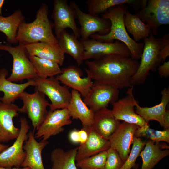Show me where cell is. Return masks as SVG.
<instances>
[{
  "instance_id": "obj_1",
  "label": "cell",
  "mask_w": 169,
  "mask_h": 169,
  "mask_svg": "<svg viewBox=\"0 0 169 169\" xmlns=\"http://www.w3.org/2000/svg\"><path fill=\"white\" fill-rule=\"evenodd\" d=\"M85 63L94 83L110 85L119 90L132 86L131 79L139 62L131 57L114 54L92 61L86 60Z\"/></svg>"
},
{
  "instance_id": "obj_2",
  "label": "cell",
  "mask_w": 169,
  "mask_h": 169,
  "mask_svg": "<svg viewBox=\"0 0 169 169\" xmlns=\"http://www.w3.org/2000/svg\"><path fill=\"white\" fill-rule=\"evenodd\" d=\"M125 4L114 6L101 15V17L109 19L111 23L109 33L105 35L95 33L92 35V39L99 41L112 42L115 40L125 44L129 49L131 57L137 60L140 59L144 47V42H137L128 34L125 28L123 20L124 15L128 9Z\"/></svg>"
},
{
  "instance_id": "obj_3",
  "label": "cell",
  "mask_w": 169,
  "mask_h": 169,
  "mask_svg": "<svg viewBox=\"0 0 169 169\" xmlns=\"http://www.w3.org/2000/svg\"><path fill=\"white\" fill-rule=\"evenodd\" d=\"M48 14V6L42 3L33 21L26 23L24 21L20 25L16 36L17 42L24 45L38 42L58 44L53 32V23L49 19Z\"/></svg>"
},
{
  "instance_id": "obj_4",
  "label": "cell",
  "mask_w": 169,
  "mask_h": 169,
  "mask_svg": "<svg viewBox=\"0 0 169 169\" xmlns=\"http://www.w3.org/2000/svg\"><path fill=\"white\" fill-rule=\"evenodd\" d=\"M144 40V47L138 69L132 77V85L144 83L151 71L156 69L162 61L160 51L162 45L161 37H155L151 32L149 36Z\"/></svg>"
},
{
  "instance_id": "obj_5",
  "label": "cell",
  "mask_w": 169,
  "mask_h": 169,
  "mask_svg": "<svg viewBox=\"0 0 169 169\" xmlns=\"http://www.w3.org/2000/svg\"><path fill=\"white\" fill-rule=\"evenodd\" d=\"M0 50L8 52L13 57L12 72L7 80L17 82L25 79H34L38 77L24 44L19 43L18 45L13 47L0 43Z\"/></svg>"
},
{
  "instance_id": "obj_6",
  "label": "cell",
  "mask_w": 169,
  "mask_h": 169,
  "mask_svg": "<svg viewBox=\"0 0 169 169\" xmlns=\"http://www.w3.org/2000/svg\"><path fill=\"white\" fill-rule=\"evenodd\" d=\"M141 9L137 15L145 23L154 35L158 34L159 28L169 23V0H141Z\"/></svg>"
},
{
  "instance_id": "obj_7",
  "label": "cell",
  "mask_w": 169,
  "mask_h": 169,
  "mask_svg": "<svg viewBox=\"0 0 169 169\" xmlns=\"http://www.w3.org/2000/svg\"><path fill=\"white\" fill-rule=\"evenodd\" d=\"M34 80L35 91L42 93L50 100V110L67 108L71 98V92L68 87L61 85L54 77L46 78L38 77Z\"/></svg>"
},
{
  "instance_id": "obj_8",
  "label": "cell",
  "mask_w": 169,
  "mask_h": 169,
  "mask_svg": "<svg viewBox=\"0 0 169 169\" xmlns=\"http://www.w3.org/2000/svg\"><path fill=\"white\" fill-rule=\"evenodd\" d=\"M19 98L22 100L23 105L19 108V113H26L30 120L33 131H37L45 120L48 111L47 107L50 103L42 92L35 91L32 94L23 92Z\"/></svg>"
},
{
  "instance_id": "obj_9",
  "label": "cell",
  "mask_w": 169,
  "mask_h": 169,
  "mask_svg": "<svg viewBox=\"0 0 169 169\" xmlns=\"http://www.w3.org/2000/svg\"><path fill=\"white\" fill-rule=\"evenodd\" d=\"M20 131L13 144L0 153V167L5 168H20L26 156L23 148L30 129L26 118H20Z\"/></svg>"
},
{
  "instance_id": "obj_10",
  "label": "cell",
  "mask_w": 169,
  "mask_h": 169,
  "mask_svg": "<svg viewBox=\"0 0 169 169\" xmlns=\"http://www.w3.org/2000/svg\"><path fill=\"white\" fill-rule=\"evenodd\" d=\"M70 4L74 9L76 18L80 25V41L89 39L90 37L96 33L100 35H105L109 33L111 23L109 19L83 12L74 1L71 2Z\"/></svg>"
},
{
  "instance_id": "obj_11",
  "label": "cell",
  "mask_w": 169,
  "mask_h": 169,
  "mask_svg": "<svg viewBox=\"0 0 169 169\" xmlns=\"http://www.w3.org/2000/svg\"><path fill=\"white\" fill-rule=\"evenodd\" d=\"M53 5L52 17L56 38L68 28L72 30L76 37L80 38V28L75 22L76 14L73 7L67 0H54Z\"/></svg>"
},
{
  "instance_id": "obj_12",
  "label": "cell",
  "mask_w": 169,
  "mask_h": 169,
  "mask_svg": "<svg viewBox=\"0 0 169 169\" xmlns=\"http://www.w3.org/2000/svg\"><path fill=\"white\" fill-rule=\"evenodd\" d=\"M72 123L67 108L48 111L47 115L34 134L36 139L47 141L64 131L63 127Z\"/></svg>"
},
{
  "instance_id": "obj_13",
  "label": "cell",
  "mask_w": 169,
  "mask_h": 169,
  "mask_svg": "<svg viewBox=\"0 0 169 169\" xmlns=\"http://www.w3.org/2000/svg\"><path fill=\"white\" fill-rule=\"evenodd\" d=\"M81 42L84 50V60L91 59H96L104 56L114 54L131 57V53L128 47L123 43L118 40L112 42H105L89 39Z\"/></svg>"
},
{
  "instance_id": "obj_14",
  "label": "cell",
  "mask_w": 169,
  "mask_h": 169,
  "mask_svg": "<svg viewBox=\"0 0 169 169\" xmlns=\"http://www.w3.org/2000/svg\"><path fill=\"white\" fill-rule=\"evenodd\" d=\"M61 69L60 74L55 77L56 79L68 88L78 91L82 97H85L94 84L87 69H85L87 76L84 77H82V71L78 66L70 65Z\"/></svg>"
},
{
  "instance_id": "obj_15",
  "label": "cell",
  "mask_w": 169,
  "mask_h": 169,
  "mask_svg": "<svg viewBox=\"0 0 169 169\" xmlns=\"http://www.w3.org/2000/svg\"><path fill=\"white\" fill-rule=\"evenodd\" d=\"M133 86L128 88L125 96L112 103V113L117 120L128 123L134 124L139 127L148 124L146 123L134 110L138 104L133 94Z\"/></svg>"
},
{
  "instance_id": "obj_16",
  "label": "cell",
  "mask_w": 169,
  "mask_h": 169,
  "mask_svg": "<svg viewBox=\"0 0 169 169\" xmlns=\"http://www.w3.org/2000/svg\"><path fill=\"white\" fill-rule=\"evenodd\" d=\"M119 90L113 86L101 84H94L83 101L94 112L107 108L108 105L118 99Z\"/></svg>"
},
{
  "instance_id": "obj_17",
  "label": "cell",
  "mask_w": 169,
  "mask_h": 169,
  "mask_svg": "<svg viewBox=\"0 0 169 169\" xmlns=\"http://www.w3.org/2000/svg\"><path fill=\"white\" fill-rule=\"evenodd\" d=\"M138 125L125 122L121 123L108 140L110 147L116 150L124 162L130 152L135 132Z\"/></svg>"
},
{
  "instance_id": "obj_18",
  "label": "cell",
  "mask_w": 169,
  "mask_h": 169,
  "mask_svg": "<svg viewBox=\"0 0 169 169\" xmlns=\"http://www.w3.org/2000/svg\"><path fill=\"white\" fill-rule=\"evenodd\" d=\"M19 109L15 104L0 101V143L7 142L18 136L20 128L15 126L13 119L18 116Z\"/></svg>"
},
{
  "instance_id": "obj_19",
  "label": "cell",
  "mask_w": 169,
  "mask_h": 169,
  "mask_svg": "<svg viewBox=\"0 0 169 169\" xmlns=\"http://www.w3.org/2000/svg\"><path fill=\"white\" fill-rule=\"evenodd\" d=\"M28 135V138L23 147L26 156L21 167H28L30 169H45L43 163L42 153L49 142L42 140L37 141L33 131H30Z\"/></svg>"
},
{
  "instance_id": "obj_20",
  "label": "cell",
  "mask_w": 169,
  "mask_h": 169,
  "mask_svg": "<svg viewBox=\"0 0 169 169\" xmlns=\"http://www.w3.org/2000/svg\"><path fill=\"white\" fill-rule=\"evenodd\" d=\"M82 128L87 132L88 138L85 142L78 147L76 161L107 151L110 147L109 140L102 137L91 127Z\"/></svg>"
},
{
  "instance_id": "obj_21",
  "label": "cell",
  "mask_w": 169,
  "mask_h": 169,
  "mask_svg": "<svg viewBox=\"0 0 169 169\" xmlns=\"http://www.w3.org/2000/svg\"><path fill=\"white\" fill-rule=\"evenodd\" d=\"M71 98L67 108L73 120L79 119L83 128L91 127L93 123L94 112L82 100L81 94L72 89Z\"/></svg>"
},
{
  "instance_id": "obj_22",
  "label": "cell",
  "mask_w": 169,
  "mask_h": 169,
  "mask_svg": "<svg viewBox=\"0 0 169 169\" xmlns=\"http://www.w3.org/2000/svg\"><path fill=\"white\" fill-rule=\"evenodd\" d=\"M121 123L107 108L94 112L91 128L104 138L108 140Z\"/></svg>"
},
{
  "instance_id": "obj_23",
  "label": "cell",
  "mask_w": 169,
  "mask_h": 169,
  "mask_svg": "<svg viewBox=\"0 0 169 169\" xmlns=\"http://www.w3.org/2000/svg\"><path fill=\"white\" fill-rule=\"evenodd\" d=\"M145 146L139 155L142 160L141 169H152L169 155V147L166 143H155L148 140Z\"/></svg>"
},
{
  "instance_id": "obj_24",
  "label": "cell",
  "mask_w": 169,
  "mask_h": 169,
  "mask_svg": "<svg viewBox=\"0 0 169 169\" xmlns=\"http://www.w3.org/2000/svg\"><path fill=\"white\" fill-rule=\"evenodd\" d=\"M24 45L29 55L53 61L60 66L63 65L65 53L58 44L38 42Z\"/></svg>"
},
{
  "instance_id": "obj_25",
  "label": "cell",
  "mask_w": 169,
  "mask_h": 169,
  "mask_svg": "<svg viewBox=\"0 0 169 169\" xmlns=\"http://www.w3.org/2000/svg\"><path fill=\"white\" fill-rule=\"evenodd\" d=\"M8 75L7 69L3 68L0 69V91L4 93L3 96L0 97V101L7 104L13 103L19 98L27 88L30 86H34L35 83L34 79L28 80L23 83H14L7 79Z\"/></svg>"
},
{
  "instance_id": "obj_26",
  "label": "cell",
  "mask_w": 169,
  "mask_h": 169,
  "mask_svg": "<svg viewBox=\"0 0 169 169\" xmlns=\"http://www.w3.org/2000/svg\"><path fill=\"white\" fill-rule=\"evenodd\" d=\"M160 102L152 107H142L137 104L136 106V112L146 123L152 120H156L163 127L164 119L166 108L169 102V89L164 87L161 91Z\"/></svg>"
},
{
  "instance_id": "obj_27",
  "label": "cell",
  "mask_w": 169,
  "mask_h": 169,
  "mask_svg": "<svg viewBox=\"0 0 169 169\" xmlns=\"http://www.w3.org/2000/svg\"><path fill=\"white\" fill-rule=\"evenodd\" d=\"M78 39L73 33H69L66 30L57 38L58 45L64 52L70 55L79 67L84 61V50L82 43Z\"/></svg>"
},
{
  "instance_id": "obj_28",
  "label": "cell",
  "mask_w": 169,
  "mask_h": 169,
  "mask_svg": "<svg viewBox=\"0 0 169 169\" xmlns=\"http://www.w3.org/2000/svg\"><path fill=\"white\" fill-rule=\"evenodd\" d=\"M123 20L127 32L132 35L135 42H138L149 36L151 32L150 29L136 14H132L127 9L125 13Z\"/></svg>"
},
{
  "instance_id": "obj_29",
  "label": "cell",
  "mask_w": 169,
  "mask_h": 169,
  "mask_svg": "<svg viewBox=\"0 0 169 169\" xmlns=\"http://www.w3.org/2000/svg\"><path fill=\"white\" fill-rule=\"evenodd\" d=\"M24 21V17L19 9L8 16L0 15V31L6 35L8 43H17L16 40L17 32L20 25Z\"/></svg>"
},
{
  "instance_id": "obj_30",
  "label": "cell",
  "mask_w": 169,
  "mask_h": 169,
  "mask_svg": "<svg viewBox=\"0 0 169 169\" xmlns=\"http://www.w3.org/2000/svg\"><path fill=\"white\" fill-rule=\"evenodd\" d=\"M78 147L65 151L60 148L54 149L50 155L51 169H79L75 163Z\"/></svg>"
},
{
  "instance_id": "obj_31",
  "label": "cell",
  "mask_w": 169,
  "mask_h": 169,
  "mask_svg": "<svg viewBox=\"0 0 169 169\" xmlns=\"http://www.w3.org/2000/svg\"><path fill=\"white\" fill-rule=\"evenodd\" d=\"M38 77L42 78L54 77L60 74L61 69L57 63L49 60L29 55Z\"/></svg>"
},
{
  "instance_id": "obj_32",
  "label": "cell",
  "mask_w": 169,
  "mask_h": 169,
  "mask_svg": "<svg viewBox=\"0 0 169 169\" xmlns=\"http://www.w3.org/2000/svg\"><path fill=\"white\" fill-rule=\"evenodd\" d=\"M139 1L135 0H87L86 2L88 13L98 15L103 13L115 6L122 4H137Z\"/></svg>"
},
{
  "instance_id": "obj_33",
  "label": "cell",
  "mask_w": 169,
  "mask_h": 169,
  "mask_svg": "<svg viewBox=\"0 0 169 169\" xmlns=\"http://www.w3.org/2000/svg\"><path fill=\"white\" fill-rule=\"evenodd\" d=\"M135 136L145 137L155 143L164 141L169 143V129L163 131L155 130L150 127L148 124L139 127L136 130Z\"/></svg>"
},
{
  "instance_id": "obj_34",
  "label": "cell",
  "mask_w": 169,
  "mask_h": 169,
  "mask_svg": "<svg viewBox=\"0 0 169 169\" xmlns=\"http://www.w3.org/2000/svg\"><path fill=\"white\" fill-rule=\"evenodd\" d=\"M107 156V151L76 161V165L80 169H103Z\"/></svg>"
},
{
  "instance_id": "obj_35",
  "label": "cell",
  "mask_w": 169,
  "mask_h": 169,
  "mask_svg": "<svg viewBox=\"0 0 169 169\" xmlns=\"http://www.w3.org/2000/svg\"><path fill=\"white\" fill-rule=\"evenodd\" d=\"M146 142L141 138L134 136L131 149L120 169H131L135 167L136 160L144 147Z\"/></svg>"
},
{
  "instance_id": "obj_36",
  "label": "cell",
  "mask_w": 169,
  "mask_h": 169,
  "mask_svg": "<svg viewBox=\"0 0 169 169\" xmlns=\"http://www.w3.org/2000/svg\"><path fill=\"white\" fill-rule=\"evenodd\" d=\"M107 152L106 160L103 169H120L124 162L117 151L110 147Z\"/></svg>"
},
{
  "instance_id": "obj_37",
  "label": "cell",
  "mask_w": 169,
  "mask_h": 169,
  "mask_svg": "<svg viewBox=\"0 0 169 169\" xmlns=\"http://www.w3.org/2000/svg\"><path fill=\"white\" fill-rule=\"evenodd\" d=\"M162 45L160 51V55L162 60L166 61L169 55V34H166L162 37Z\"/></svg>"
},
{
  "instance_id": "obj_38",
  "label": "cell",
  "mask_w": 169,
  "mask_h": 169,
  "mask_svg": "<svg viewBox=\"0 0 169 169\" xmlns=\"http://www.w3.org/2000/svg\"><path fill=\"white\" fill-rule=\"evenodd\" d=\"M157 70L161 77L168 78L169 76V61L164 62L163 64L158 67Z\"/></svg>"
},
{
  "instance_id": "obj_39",
  "label": "cell",
  "mask_w": 169,
  "mask_h": 169,
  "mask_svg": "<svg viewBox=\"0 0 169 169\" xmlns=\"http://www.w3.org/2000/svg\"><path fill=\"white\" fill-rule=\"evenodd\" d=\"M69 138L71 142L73 143H79V130L74 129L71 131L69 134Z\"/></svg>"
},
{
  "instance_id": "obj_40",
  "label": "cell",
  "mask_w": 169,
  "mask_h": 169,
  "mask_svg": "<svg viewBox=\"0 0 169 169\" xmlns=\"http://www.w3.org/2000/svg\"><path fill=\"white\" fill-rule=\"evenodd\" d=\"M79 144L85 142L88 138L87 132L84 129L82 128L81 130H79Z\"/></svg>"
},
{
  "instance_id": "obj_41",
  "label": "cell",
  "mask_w": 169,
  "mask_h": 169,
  "mask_svg": "<svg viewBox=\"0 0 169 169\" xmlns=\"http://www.w3.org/2000/svg\"><path fill=\"white\" fill-rule=\"evenodd\" d=\"M164 129H169V110H166L164 119Z\"/></svg>"
},
{
  "instance_id": "obj_42",
  "label": "cell",
  "mask_w": 169,
  "mask_h": 169,
  "mask_svg": "<svg viewBox=\"0 0 169 169\" xmlns=\"http://www.w3.org/2000/svg\"><path fill=\"white\" fill-rule=\"evenodd\" d=\"M9 146V145L0 143V153L3 151Z\"/></svg>"
},
{
  "instance_id": "obj_43",
  "label": "cell",
  "mask_w": 169,
  "mask_h": 169,
  "mask_svg": "<svg viewBox=\"0 0 169 169\" xmlns=\"http://www.w3.org/2000/svg\"><path fill=\"white\" fill-rule=\"evenodd\" d=\"M5 2L4 0H0V15H2V8Z\"/></svg>"
},
{
  "instance_id": "obj_44",
  "label": "cell",
  "mask_w": 169,
  "mask_h": 169,
  "mask_svg": "<svg viewBox=\"0 0 169 169\" xmlns=\"http://www.w3.org/2000/svg\"><path fill=\"white\" fill-rule=\"evenodd\" d=\"M0 169H30L28 167H22L17 168L15 167H14L12 168H5L0 167Z\"/></svg>"
},
{
  "instance_id": "obj_45",
  "label": "cell",
  "mask_w": 169,
  "mask_h": 169,
  "mask_svg": "<svg viewBox=\"0 0 169 169\" xmlns=\"http://www.w3.org/2000/svg\"><path fill=\"white\" fill-rule=\"evenodd\" d=\"M139 166L138 164H136L135 167L134 168V169H138Z\"/></svg>"
}]
</instances>
